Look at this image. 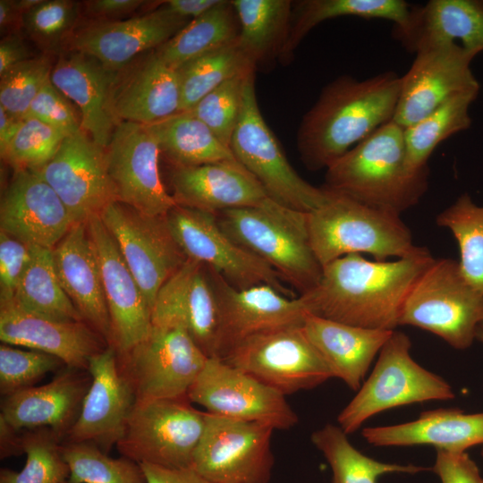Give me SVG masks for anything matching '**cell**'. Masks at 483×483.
<instances>
[{
	"label": "cell",
	"mask_w": 483,
	"mask_h": 483,
	"mask_svg": "<svg viewBox=\"0 0 483 483\" xmlns=\"http://www.w3.org/2000/svg\"><path fill=\"white\" fill-rule=\"evenodd\" d=\"M206 416L187 396L136 402L115 447L138 463L191 467Z\"/></svg>",
	"instance_id": "cell-10"
},
{
	"label": "cell",
	"mask_w": 483,
	"mask_h": 483,
	"mask_svg": "<svg viewBox=\"0 0 483 483\" xmlns=\"http://www.w3.org/2000/svg\"><path fill=\"white\" fill-rule=\"evenodd\" d=\"M54 55L40 54L18 64L0 76V106L24 119L42 87L50 80Z\"/></svg>",
	"instance_id": "cell-46"
},
{
	"label": "cell",
	"mask_w": 483,
	"mask_h": 483,
	"mask_svg": "<svg viewBox=\"0 0 483 483\" xmlns=\"http://www.w3.org/2000/svg\"><path fill=\"white\" fill-rule=\"evenodd\" d=\"M170 184L176 205L214 215L229 209L283 207L237 160L172 167Z\"/></svg>",
	"instance_id": "cell-24"
},
{
	"label": "cell",
	"mask_w": 483,
	"mask_h": 483,
	"mask_svg": "<svg viewBox=\"0 0 483 483\" xmlns=\"http://www.w3.org/2000/svg\"><path fill=\"white\" fill-rule=\"evenodd\" d=\"M483 321V293L462 275L458 261L434 259L411 289L399 326L428 331L457 350L468 349Z\"/></svg>",
	"instance_id": "cell-6"
},
{
	"label": "cell",
	"mask_w": 483,
	"mask_h": 483,
	"mask_svg": "<svg viewBox=\"0 0 483 483\" xmlns=\"http://www.w3.org/2000/svg\"><path fill=\"white\" fill-rule=\"evenodd\" d=\"M172 167L237 160L230 148L191 111H182L148 125Z\"/></svg>",
	"instance_id": "cell-35"
},
{
	"label": "cell",
	"mask_w": 483,
	"mask_h": 483,
	"mask_svg": "<svg viewBox=\"0 0 483 483\" xmlns=\"http://www.w3.org/2000/svg\"><path fill=\"white\" fill-rule=\"evenodd\" d=\"M480 89L458 93L419 122L404 128L408 166L413 171L428 168L436 148L449 137L471 125L470 108Z\"/></svg>",
	"instance_id": "cell-38"
},
{
	"label": "cell",
	"mask_w": 483,
	"mask_h": 483,
	"mask_svg": "<svg viewBox=\"0 0 483 483\" xmlns=\"http://www.w3.org/2000/svg\"><path fill=\"white\" fill-rule=\"evenodd\" d=\"M250 73L225 81L189 110L228 148L240 117L244 83Z\"/></svg>",
	"instance_id": "cell-49"
},
{
	"label": "cell",
	"mask_w": 483,
	"mask_h": 483,
	"mask_svg": "<svg viewBox=\"0 0 483 483\" xmlns=\"http://www.w3.org/2000/svg\"><path fill=\"white\" fill-rule=\"evenodd\" d=\"M22 13L13 0H0V32L4 37L22 30Z\"/></svg>",
	"instance_id": "cell-58"
},
{
	"label": "cell",
	"mask_w": 483,
	"mask_h": 483,
	"mask_svg": "<svg viewBox=\"0 0 483 483\" xmlns=\"http://www.w3.org/2000/svg\"><path fill=\"white\" fill-rule=\"evenodd\" d=\"M411 347L406 334L396 330L392 333L371 374L337 417L344 433L355 432L367 419L384 411L455 397L448 382L411 358Z\"/></svg>",
	"instance_id": "cell-7"
},
{
	"label": "cell",
	"mask_w": 483,
	"mask_h": 483,
	"mask_svg": "<svg viewBox=\"0 0 483 483\" xmlns=\"http://www.w3.org/2000/svg\"><path fill=\"white\" fill-rule=\"evenodd\" d=\"M208 269L218 306L215 357L224 358L236 345L259 333L303 324L309 312L300 296H286L267 284L237 289Z\"/></svg>",
	"instance_id": "cell-18"
},
{
	"label": "cell",
	"mask_w": 483,
	"mask_h": 483,
	"mask_svg": "<svg viewBox=\"0 0 483 483\" xmlns=\"http://www.w3.org/2000/svg\"><path fill=\"white\" fill-rule=\"evenodd\" d=\"M87 225L95 247L110 318L109 345L117 353H123L148 334L152 327V310L99 215L92 216Z\"/></svg>",
	"instance_id": "cell-20"
},
{
	"label": "cell",
	"mask_w": 483,
	"mask_h": 483,
	"mask_svg": "<svg viewBox=\"0 0 483 483\" xmlns=\"http://www.w3.org/2000/svg\"><path fill=\"white\" fill-rule=\"evenodd\" d=\"M274 428L207 412L191 468L210 483H267Z\"/></svg>",
	"instance_id": "cell-13"
},
{
	"label": "cell",
	"mask_w": 483,
	"mask_h": 483,
	"mask_svg": "<svg viewBox=\"0 0 483 483\" xmlns=\"http://www.w3.org/2000/svg\"><path fill=\"white\" fill-rule=\"evenodd\" d=\"M114 238L151 310L158 291L187 261L165 216H150L119 201L99 215Z\"/></svg>",
	"instance_id": "cell-14"
},
{
	"label": "cell",
	"mask_w": 483,
	"mask_h": 483,
	"mask_svg": "<svg viewBox=\"0 0 483 483\" xmlns=\"http://www.w3.org/2000/svg\"><path fill=\"white\" fill-rule=\"evenodd\" d=\"M105 151L116 201L150 216H165L176 206L161 180V153L148 125L119 122Z\"/></svg>",
	"instance_id": "cell-16"
},
{
	"label": "cell",
	"mask_w": 483,
	"mask_h": 483,
	"mask_svg": "<svg viewBox=\"0 0 483 483\" xmlns=\"http://www.w3.org/2000/svg\"><path fill=\"white\" fill-rule=\"evenodd\" d=\"M441 483H483V477L473 460L464 453L436 450L431 469Z\"/></svg>",
	"instance_id": "cell-52"
},
{
	"label": "cell",
	"mask_w": 483,
	"mask_h": 483,
	"mask_svg": "<svg viewBox=\"0 0 483 483\" xmlns=\"http://www.w3.org/2000/svg\"><path fill=\"white\" fill-rule=\"evenodd\" d=\"M216 219L225 233L272 267L298 295L318 284L323 267L309 242L306 214L284 207L237 208L218 213Z\"/></svg>",
	"instance_id": "cell-5"
},
{
	"label": "cell",
	"mask_w": 483,
	"mask_h": 483,
	"mask_svg": "<svg viewBox=\"0 0 483 483\" xmlns=\"http://www.w3.org/2000/svg\"><path fill=\"white\" fill-rule=\"evenodd\" d=\"M435 258L423 249L395 260H369L349 254L323 267L310 292L299 295L309 313L355 326L391 330L399 326L413 284Z\"/></svg>",
	"instance_id": "cell-1"
},
{
	"label": "cell",
	"mask_w": 483,
	"mask_h": 483,
	"mask_svg": "<svg viewBox=\"0 0 483 483\" xmlns=\"http://www.w3.org/2000/svg\"><path fill=\"white\" fill-rule=\"evenodd\" d=\"M394 34L411 52L457 46L478 55L483 52V1H428L413 8L405 30Z\"/></svg>",
	"instance_id": "cell-31"
},
{
	"label": "cell",
	"mask_w": 483,
	"mask_h": 483,
	"mask_svg": "<svg viewBox=\"0 0 483 483\" xmlns=\"http://www.w3.org/2000/svg\"><path fill=\"white\" fill-rule=\"evenodd\" d=\"M88 371L91 383L64 441L90 443L108 453L122 438L136 399L119 371L114 347L93 355Z\"/></svg>",
	"instance_id": "cell-23"
},
{
	"label": "cell",
	"mask_w": 483,
	"mask_h": 483,
	"mask_svg": "<svg viewBox=\"0 0 483 483\" xmlns=\"http://www.w3.org/2000/svg\"><path fill=\"white\" fill-rule=\"evenodd\" d=\"M479 327H482V328H483V321L481 322Z\"/></svg>",
	"instance_id": "cell-62"
},
{
	"label": "cell",
	"mask_w": 483,
	"mask_h": 483,
	"mask_svg": "<svg viewBox=\"0 0 483 483\" xmlns=\"http://www.w3.org/2000/svg\"><path fill=\"white\" fill-rule=\"evenodd\" d=\"M34 171L53 188L76 223H87L116 201L106 151L82 129L67 136L53 158Z\"/></svg>",
	"instance_id": "cell-17"
},
{
	"label": "cell",
	"mask_w": 483,
	"mask_h": 483,
	"mask_svg": "<svg viewBox=\"0 0 483 483\" xmlns=\"http://www.w3.org/2000/svg\"><path fill=\"white\" fill-rule=\"evenodd\" d=\"M453 233L460 251L459 267L465 279L483 293V206L463 193L436 219Z\"/></svg>",
	"instance_id": "cell-42"
},
{
	"label": "cell",
	"mask_w": 483,
	"mask_h": 483,
	"mask_svg": "<svg viewBox=\"0 0 483 483\" xmlns=\"http://www.w3.org/2000/svg\"><path fill=\"white\" fill-rule=\"evenodd\" d=\"M63 442L48 428L23 430L25 464L20 470L2 468L0 483H66L70 470L62 454Z\"/></svg>",
	"instance_id": "cell-43"
},
{
	"label": "cell",
	"mask_w": 483,
	"mask_h": 483,
	"mask_svg": "<svg viewBox=\"0 0 483 483\" xmlns=\"http://www.w3.org/2000/svg\"><path fill=\"white\" fill-rule=\"evenodd\" d=\"M220 0H168L163 5L174 14L187 20H193L210 10Z\"/></svg>",
	"instance_id": "cell-56"
},
{
	"label": "cell",
	"mask_w": 483,
	"mask_h": 483,
	"mask_svg": "<svg viewBox=\"0 0 483 483\" xmlns=\"http://www.w3.org/2000/svg\"><path fill=\"white\" fill-rule=\"evenodd\" d=\"M476 339L479 340L481 343H483V328L479 327L477 334H476Z\"/></svg>",
	"instance_id": "cell-61"
},
{
	"label": "cell",
	"mask_w": 483,
	"mask_h": 483,
	"mask_svg": "<svg viewBox=\"0 0 483 483\" xmlns=\"http://www.w3.org/2000/svg\"><path fill=\"white\" fill-rule=\"evenodd\" d=\"M64 367L60 359L51 354L2 343L0 393L6 397L34 386L47 374L58 372Z\"/></svg>",
	"instance_id": "cell-48"
},
{
	"label": "cell",
	"mask_w": 483,
	"mask_h": 483,
	"mask_svg": "<svg viewBox=\"0 0 483 483\" xmlns=\"http://www.w3.org/2000/svg\"><path fill=\"white\" fill-rule=\"evenodd\" d=\"M237 13L239 42L258 66L279 60L287 39L292 1L233 0Z\"/></svg>",
	"instance_id": "cell-36"
},
{
	"label": "cell",
	"mask_w": 483,
	"mask_h": 483,
	"mask_svg": "<svg viewBox=\"0 0 483 483\" xmlns=\"http://www.w3.org/2000/svg\"><path fill=\"white\" fill-rule=\"evenodd\" d=\"M165 219L187 258L218 273L233 287L267 284L286 296H299L272 267L225 233L216 215L176 205Z\"/></svg>",
	"instance_id": "cell-12"
},
{
	"label": "cell",
	"mask_w": 483,
	"mask_h": 483,
	"mask_svg": "<svg viewBox=\"0 0 483 483\" xmlns=\"http://www.w3.org/2000/svg\"><path fill=\"white\" fill-rule=\"evenodd\" d=\"M22 432L0 418V457L6 459L23 454Z\"/></svg>",
	"instance_id": "cell-57"
},
{
	"label": "cell",
	"mask_w": 483,
	"mask_h": 483,
	"mask_svg": "<svg viewBox=\"0 0 483 483\" xmlns=\"http://www.w3.org/2000/svg\"><path fill=\"white\" fill-rule=\"evenodd\" d=\"M115 72L92 55L66 48L56 55L50 74L53 85L78 106L80 128L104 149L118 123L109 104Z\"/></svg>",
	"instance_id": "cell-29"
},
{
	"label": "cell",
	"mask_w": 483,
	"mask_h": 483,
	"mask_svg": "<svg viewBox=\"0 0 483 483\" xmlns=\"http://www.w3.org/2000/svg\"><path fill=\"white\" fill-rule=\"evenodd\" d=\"M30 258L12 301L29 311L65 321H83L63 289L52 250L30 245Z\"/></svg>",
	"instance_id": "cell-39"
},
{
	"label": "cell",
	"mask_w": 483,
	"mask_h": 483,
	"mask_svg": "<svg viewBox=\"0 0 483 483\" xmlns=\"http://www.w3.org/2000/svg\"><path fill=\"white\" fill-rule=\"evenodd\" d=\"M230 148L277 204L308 214L327 200L329 192L326 189L311 185L293 169L264 120L256 96L255 72L245 80L241 114Z\"/></svg>",
	"instance_id": "cell-8"
},
{
	"label": "cell",
	"mask_w": 483,
	"mask_h": 483,
	"mask_svg": "<svg viewBox=\"0 0 483 483\" xmlns=\"http://www.w3.org/2000/svg\"><path fill=\"white\" fill-rule=\"evenodd\" d=\"M401 76L385 72L365 80L342 75L329 82L303 116L297 148L310 171L327 169L394 119Z\"/></svg>",
	"instance_id": "cell-2"
},
{
	"label": "cell",
	"mask_w": 483,
	"mask_h": 483,
	"mask_svg": "<svg viewBox=\"0 0 483 483\" xmlns=\"http://www.w3.org/2000/svg\"><path fill=\"white\" fill-rule=\"evenodd\" d=\"M222 360L285 396L314 388L333 377L308 338L303 324L249 337Z\"/></svg>",
	"instance_id": "cell-11"
},
{
	"label": "cell",
	"mask_w": 483,
	"mask_h": 483,
	"mask_svg": "<svg viewBox=\"0 0 483 483\" xmlns=\"http://www.w3.org/2000/svg\"><path fill=\"white\" fill-rule=\"evenodd\" d=\"M66 483H71V482H69V480H68Z\"/></svg>",
	"instance_id": "cell-64"
},
{
	"label": "cell",
	"mask_w": 483,
	"mask_h": 483,
	"mask_svg": "<svg viewBox=\"0 0 483 483\" xmlns=\"http://www.w3.org/2000/svg\"><path fill=\"white\" fill-rule=\"evenodd\" d=\"M0 340L43 352L66 367L88 370L90 358L109 344L84 321H65L22 309L12 300L0 301Z\"/></svg>",
	"instance_id": "cell-26"
},
{
	"label": "cell",
	"mask_w": 483,
	"mask_h": 483,
	"mask_svg": "<svg viewBox=\"0 0 483 483\" xmlns=\"http://www.w3.org/2000/svg\"><path fill=\"white\" fill-rule=\"evenodd\" d=\"M26 38L27 37L22 30L2 37L0 41V76L18 64L38 55L32 54Z\"/></svg>",
	"instance_id": "cell-53"
},
{
	"label": "cell",
	"mask_w": 483,
	"mask_h": 483,
	"mask_svg": "<svg viewBox=\"0 0 483 483\" xmlns=\"http://www.w3.org/2000/svg\"><path fill=\"white\" fill-rule=\"evenodd\" d=\"M413 8L402 0H301L292 2L289 32L281 53L283 64H289L295 49L318 24L337 17L382 19L394 25V33L407 29Z\"/></svg>",
	"instance_id": "cell-34"
},
{
	"label": "cell",
	"mask_w": 483,
	"mask_h": 483,
	"mask_svg": "<svg viewBox=\"0 0 483 483\" xmlns=\"http://www.w3.org/2000/svg\"><path fill=\"white\" fill-rule=\"evenodd\" d=\"M52 252L63 289L83 321L109 344L110 318L99 265L87 223L75 224Z\"/></svg>",
	"instance_id": "cell-30"
},
{
	"label": "cell",
	"mask_w": 483,
	"mask_h": 483,
	"mask_svg": "<svg viewBox=\"0 0 483 483\" xmlns=\"http://www.w3.org/2000/svg\"><path fill=\"white\" fill-rule=\"evenodd\" d=\"M142 0H91L83 2L89 16L108 18L124 15L146 4Z\"/></svg>",
	"instance_id": "cell-55"
},
{
	"label": "cell",
	"mask_w": 483,
	"mask_h": 483,
	"mask_svg": "<svg viewBox=\"0 0 483 483\" xmlns=\"http://www.w3.org/2000/svg\"><path fill=\"white\" fill-rule=\"evenodd\" d=\"M15 7L23 14L38 5L43 0H13Z\"/></svg>",
	"instance_id": "cell-60"
},
{
	"label": "cell",
	"mask_w": 483,
	"mask_h": 483,
	"mask_svg": "<svg viewBox=\"0 0 483 483\" xmlns=\"http://www.w3.org/2000/svg\"><path fill=\"white\" fill-rule=\"evenodd\" d=\"M304 331L333 377L358 390L370 365L394 331L355 326L307 313Z\"/></svg>",
	"instance_id": "cell-33"
},
{
	"label": "cell",
	"mask_w": 483,
	"mask_h": 483,
	"mask_svg": "<svg viewBox=\"0 0 483 483\" xmlns=\"http://www.w3.org/2000/svg\"><path fill=\"white\" fill-rule=\"evenodd\" d=\"M187 397L206 411L290 429L299 422L285 395L217 357L208 358Z\"/></svg>",
	"instance_id": "cell-15"
},
{
	"label": "cell",
	"mask_w": 483,
	"mask_h": 483,
	"mask_svg": "<svg viewBox=\"0 0 483 483\" xmlns=\"http://www.w3.org/2000/svg\"><path fill=\"white\" fill-rule=\"evenodd\" d=\"M77 224L53 188L34 170H16L0 204V230L53 250Z\"/></svg>",
	"instance_id": "cell-22"
},
{
	"label": "cell",
	"mask_w": 483,
	"mask_h": 483,
	"mask_svg": "<svg viewBox=\"0 0 483 483\" xmlns=\"http://www.w3.org/2000/svg\"><path fill=\"white\" fill-rule=\"evenodd\" d=\"M30 258L29 244L0 230V301L13 298Z\"/></svg>",
	"instance_id": "cell-51"
},
{
	"label": "cell",
	"mask_w": 483,
	"mask_h": 483,
	"mask_svg": "<svg viewBox=\"0 0 483 483\" xmlns=\"http://www.w3.org/2000/svg\"><path fill=\"white\" fill-rule=\"evenodd\" d=\"M401 87L394 121L406 128L454 95L480 89L470 64L475 55L457 46L430 47L415 53Z\"/></svg>",
	"instance_id": "cell-19"
},
{
	"label": "cell",
	"mask_w": 483,
	"mask_h": 483,
	"mask_svg": "<svg viewBox=\"0 0 483 483\" xmlns=\"http://www.w3.org/2000/svg\"><path fill=\"white\" fill-rule=\"evenodd\" d=\"M312 444L323 453L333 473L332 483H377L389 473L415 474L428 470L414 464L386 463L356 449L339 427L326 424L311 434Z\"/></svg>",
	"instance_id": "cell-41"
},
{
	"label": "cell",
	"mask_w": 483,
	"mask_h": 483,
	"mask_svg": "<svg viewBox=\"0 0 483 483\" xmlns=\"http://www.w3.org/2000/svg\"><path fill=\"white\" fill-rule=\"evenodd\" d=\"M361 434L375 446L432 445L436 450L464 453L483 445V412L441 408L423 411L412 421L365 428Z\"/></svg>",
	"instance_id": "cell-32"
},
{
	"label": "cell",
	"mask_w": 483,
	"mask_h": 483,
	"mask_svg": "<svg viewBox=\"0 0 483 483\" xmlns=\"http://www.w3.org/2000/svg\"><path fill=\"white\" fill-rule=\"evenodd\" d=\"M37 119L67 135L80 131V119L65 97L49 80L31 102L25 116Z\"/></svg>",
	"instance_id": "cell-50"
},
{
	"label": "cell",
	"mask_w": 483,
	"mask_h": 483,
	"mask_svg": "<svg viewBox=\"0 0 483 483\" xmlns=\"http://www.w3.org/2000/svg\"><path fill=\"white\" fill-rule=\"evenodd\" d=\"M256 68L239 39L186 62L176 69L181 92L180 112L191 110L225 81L255 72Z\"/></svg>",
	"instance_id": "cell-40"
},
{
	"label": "cell",
	"mask_w": 483,
	"mask_h": 483,
	"mask_svg": "<svg viewBox=\"0 0 483 483\" xmlns=\"http://www.w3.org/2000/svg\"><path fill=\"white\" fill-rule=\"evenodd\" d=\"M481 456L483 458V447H482V450H481Z\"/></svg>",
	"instance_id": "cell-63"
},
{
	"label": "cell",
	"mask_w": 483,
	"mask_h": 483,
	"mask_svg": "<svg viewBox=\"0 0 483 483\" xmlns=\"http://www.w3.org/2000/svg\"><path fill=\"white\" fill-rule=\"evenodd\" d=\"M23 119L10 114L0 106V154L2 155L16 135Z\"/></svg>",
	"instance_id": "cell-59"
},
{
	"label": "cell",
	"mask_w": 483,
	"mask_h": 483,
	"mask_svg": "<svg viewBox=\"0 0 483 483\" xmlns=\"http://www.w3.org/2000/svg\"><path fill=\"white\" fill-rule=\"evenodd\" d=\"M191 21L162 6L123 21H99L79 27L64 49L92 55L107 69L119 71L139 55L156 49Z\"/></svg>",
	"instance_id": "cell-21"
},
{
	"label": "cell",
	"mask_w": 483,
	"mask_h": 483,
	"mask_svg": "<svg viewBox=\"0 0 483 483\" xmlns=\"http://www.w3.org/2000/svg\"><path fill=\"white\" fill-rule=\"evenodd\" d=\"M90 383L88 370L64 367L45 385L4 397L0 418L20 431L48 428L64 441Z\"/></svg>",
	"instance_id": "cell-28"
},
{
	"label": "cell",
	"mask_w": 483,
	"mask_h": 483,
	"mask_svg": "<svg viewBox=\"0 0 483 483\" xmlns=\"http://www.w3.org/2000/svg\"><path fill=\"white\" fill-rule=\"evenodd\" d=\"M208 357L179 325H153L140 342L117 353L119 371L136 402L187 396Z\"/></svg>",
	"instance_id": "cell-9"
},
{
	"label": "cell",
	"mask_w": 483,
	"mask_h": 483,
	"mask_svg": "<svg viewBox=\"0 0 483 483\" xmlns=\"http://www.w3.org/2000/svg\"><path fill=\"white\" fill-rule=\"evenodd\" d=\"M428 174L408 166L404 128L391 120L331 165L323 188L401 216L426 193Z\"/></svg>",
	"instance_id": "cell-3"
},
{
	"label": "cell",
	"mask_w": 483,
	"mask_h": 483,
	"mask_svg": "<svg viewBox=\"0 0 483 483\" xmlns=\"http://www.w3.org/2000/svg\"><path fill=\"white\" fill-rule=\"evenodd\" d=\"M327 191V200L306 214L309 242L322 267L349 254L368 253L386 261L423 249L414 244L400 215Z\"/></svg>",
	"instance_id": "cell-4"
},
{
	"label": "cell",
	"mask_w": 483,
	"mask_h": 483,
	"mask_svg": "<svg viewBox=\"0 0 483 483\" xmlns=\"http://www.w3.org/2000/svg\"><path fill=\"white\" fill-rule=\"evenodd\" d=\"M67 136L37 119L26 117L1 157L15 171L35 170L53 158Z\"/></svg>",
	"instance_id": "cell-47"
},
{
	"label": "cell",
	"mask_w": 483,
	"mask_h": 483,
	"mask_svg": "<svg viewBox=\"0 0 483 483\" xmlns=\"http://www.w3.org/2000/svg\"><path fill=\"white\" fill-rule=\"evenodd\" d=\"M62 454L71 483H146L140 463L124 456L110 457L93 444L64 441Z\"/></svg>",
	"instance_id": "cell-44"
},
{
	"label": "cell",
	"mask_w": 483,
	"mask_h": 483,
	"mask_svg": "<svg viewBox=\"0 0 483 483\" xmlns=\"http://www.w3.org/2000/svg\"><path fill=\"white\" fill-rule=\"evenodd\" d=\"M152 324L183 326L208 358L216 356L218 306L208 267L187 259L158 291Z\"/></svg>",
	"instance_id": "cell-27"
},
{
	"label": "cell",
	"mask_w": 483,
	"mask_h": 483,
	"mask_svg": "<svg viewBox=\"0 0 483 483\" xmlns=\"http://www.w3.org/2000/svg\"><path fill=\"white\" fill-rule=\"evenodd\" d=\"M146 483H210L193 468H168L150 463H140Z\"/></svg>",
	"instance_id": "cell-54"
},
{
	"label": "cell",
	"mask_w": 483,
	"mask_h": 483,
	"mask_svg": "<svg viewBox=\"0 0 483 483\" xmlns=\"http://www.w3.org/2000/svg\"><path fill=\"white\" fill-rule=\"evenodd\" d=\"M110 110L119 122L150 125L180 112L177 70L157 48L146 52L119 71L111 87Z\"/></svg>",
	"instance_id": "cell-25"
},
{
	"label": "cell",
	"mask_w": 483,
	"mask_h": 483,
	"mask_svg": "<svg viewBox=\"0 0 483 483\" xmlns=\"http://www.w3.org/2000/svg\"><path fill=\"white\" fill-rule=\"evenodd\" d=\"M239 34L240 24L232 1L220 0L157 47V52L169 66L177 69L193 58L235 41Z\"/></svg>",
	"instance_id": "cell-37"
},
{
	"label": "cell",
	"mask_w": 483,
	"mask_h": 483,
	"mask_svg": "<svg viewBox=\"0 0 483 483\" xmlns=\"http://www.w3.org/2000/svg\"><path fill=\"white\" fill-rule=\"evenodd\" d=\"M80 4L72 0H43L22 15V32L42 54L57 55L79 28Z\"/></svg>",
	"instance_id": "cell-45"
}]
</instances>
